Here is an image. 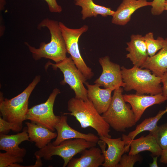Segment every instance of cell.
<instances>
[{
    "label": "cell",
    "mask_w": 167,
    "mask_h": 167,
    "mask_svg": "<svg viewBox=\"0 0 167 167\" xmlns=\"http://www.w3.org/2000/svg\"><path fill=\"white\" fill-rule=\"evenodd\" d=\"M47 28L49 30L51 39L49 42H43L39 48L30 45L26 42L32 56L36 60L45 58L52 60L57 63L66 58L67 53L65 42L58 21L49 19H44L39 24L38 29Z\"/></svg>",
    "instance_id": "obj_1"
},
{
    "label": "cell",
    "mask_w": 167,
    "mask_h": 167,
    "mask_svg": "<svg viewBox=\"0 0 167 167\" xmlns=\"http://www.w3.org/2000/svg\"><path fill=\"white\" fill-rule=\"evenodd\" d=\"M67 106L70 113L63 114L74 117L81 128L91 127L96 131L99 137L111 138L109 125L88 99L84 101L75 97L72 98L68 101Z\"/></svg>",
    "instance_id": "obj_2"
},
{
    "label": "cell",
    "mask_w": 167,
    "mask_h": 167,
    "mask_svg": "<svg viewBox=\"0 0 167 167\" xmlns=\"http://www.w3.org/2000/svg\"><path fill=\"white\" fill-rule=\"evenodd\" d=\"M121 70L125 91L134 90L138 94L155 95L162 93L161 77L152 74L150 70L135 66L130 69L123 66Z\"/></svg>",
    "instance_id": "obj_3"
},
{
    "label": "cell",
    "mask_w": 167,
    "mask_h": 167,
    "mask_svg": "<svg viewBox=\"0 0 167 167\" xmlns=\"http://www.w3.org/2000/svg\"><path fill=\"white\" fill-rule=\"evenodd\" d=\"M110 104L102 115L103 118L114 130L123 132L126 129L135 125L136 122L131 105L126 103L121 87L115 89Z\"/></svg>",
    "instance_id": "obj_4"
},
{
    "label": "cell",
    "mask_w": 167,
    "mask_h": 167,
    "mask_svg": "<svg viewBox=\"0 0 167 167\" xmlns=\"http://www.w3.org/2000/svg\"><path fill=\"white\" fill-rule=\"evenodd\" d=\"M41 76H35L32 82L20 94L11 99L4 98L0 93V111L2 118L23 126L28 109V100L32 91L40 81Z\"/></svg>",
    "instance_id": "obj_5"
},
{
    "label": "cell",
    "mask_w": 167,
    "mask_h": 167,
    "mask_svg": "<svg viewBox=\"0 0 167 167\" xmlns=\"http://www.w3.org/2000/svg\"><path fill=\"white\" fill-rule=\"evenodd\" d=\"M96 144L81 139L66 140L57 145H54L50 142L36 151L34 155L36 158H43L46 161L52 160L53 156H58L63 160V166L65 167L76 155L86 149L96 146Z\"/></svg>",
    "instance_id": "obj_6"
},
{
    "label": "cell",
    "mask_w": 167,
    "mask_h": 167,
    "mask_svg": "<svg viewBox=\"0 0 167 167\" xmlns=\"http://www.w3.org/2000/svg\"><path fill=\"white\" fill-rule=\"evenodd\" d=\"M59 24L67 53L70 55L76 66L86 79H91L93 76L94 73L82 57L78 45L80 37L87 31L88 26L84 25L79 28L72 29L67 27L61 22H59Z\"/></svg>",
    "instance_id": "obj_7"
},
{
    "label": "cell",
    "mask_w": 167,
    "mask_h": 167,
    "mask_svg": "<svg viewBox=\"0 0 167 167\" xmlns=\"http://www.w3.org/2000/svg\"><path fill=\"white\" fill-rule=\"evenodd\" d=\"M50 65L54 69H59L62 72L64 79L61 83L67 84L69 85L74 92L75 98L84 101L88 99L87 89L84 85L87 79L77 68L71 56L55 64L48 62L46 66Z\"/></svg>",
    "instance_id": "obj_8"
},
{
    "label": "cell",
    "mask_w": 167,
    "mask_h": 167,
    "mask_svg": "<svg viewBox=\"0 0 167 167\" xmlns=\"http://www.w3.org/2000/svg\"><path fill=\"white\" fill-rule=\"evenodd\" d=\"M60 92L59 89H54L45 102L29 109L26 115V120H30L54 131L55 126L58 121L60 116L55 115L53 107L56 97Z\"/></svg>",
    "instance_id": "obj_9"
},
{
    "label": "cell",
    "mask_w": 167,
    "mask_h": 167,
    "mask_svg": "<svg viewBox=\"0 0 167 167\" xmlns=\"http://www.w3.org/2000/svg\"><path fill=\"white\" fill-rule=\"evenodd\" d=\"M97 143L105 157L103 167H116L122 155L128 152L130 147L121 138L112 139L100 137Z\"/></svg>",
    "instance_id": "obj_10"
},
{
    "label": "cell",
    "mask_w": 167,
    "mask_h": 167,
    "mask_svg": "<svg viewBox=\"0 0 167 167\" xmlns=\"http://www.w3.org/2000/svg\"><path fill=\"white\" fill-rule=\"evenodd\" d=\"M101 66L102 73L94 82L100 87L110 88L114 90L118 88L124 87L121 67L119 65L111 62L108 56L100 58L99 60Z\"/></svg>",
    "instance_id": "obj_11"
},
{
    "label": "cell",
    "mask_w": 167,
    "mask_h": 167,
    "mask_svg": "<svg viewBox=\"0 0 167 167\" xmlns=\"http://www.w3.org/2000/svg\"><path fill=\"white\" fill-rule=\"evenodd\" d=\"M123 96L125 101L130 105L136 122L139 120L148 108L167 100V96L163 95L162 93L150 95L137 94H124Z\"/></svg>",
    "instance_id": "obj_12"
},
{
    "label": "cell",
    "mask_w": 167,
    "mask_h": 167,
    "mask_svg": "<svg viewBox=\"0 0 167 167\" xmlns=\"http://www.w3.org/2000/svg\"><path fill=\"white\" fill-rule=\"evenodd\" d=\"M67 117L63 114L60 116L59 119L54 126L57 131V136L53 142L54 145H59L67 139H81L97 143L99 138L92 133L85 134L80 132L71 127L67 122Z\"/></svg>",
    "instance_id": "obj_13"
},
{
    "label": "cell",
    "mask_w": 167,
    "mask_h": 167,
    "mask_svg": "<svg viewBox=\"0 0 167 167\" xmlns=\"http://www.w3.org/2000/svg\"><path fill=\"white\" fill-rule=\"evenodd\" d=\"M122 139L126 145L131 147L129 154L136 155L140 152L148 151L150 152L153 156H161L163 150L158 144L155 138L151 133L144 136H142L136 139H131L126 135H122Z\"/></svg>",
    "instance_id": "obj_14"
},
{
    "label": "cell",
    "mask_w": 167,
    "mask_h": 167,
    "mask_svg": "<svg viewBox=\"0 0 167 167\" xmlns=\"http://www.w3.org/2000/svg\"><path fill=\"white\" fill-rule=\"evenodd\" d=\"M152 2L147 0H122L114 15L112 23L114 24L124 26L130 20L132 15L141 7L151 6Z\"/></svg>",
    "instance_id": "obj_15"
},
{
    "label": "cell",
    "mask_w": 167,
    "mask_h": 167,
    "mask_svg": "<svg viewBox=\"0 0 167 167\" xmlns=\"http://www.w3.org/2000/svg\"><path fill=\"white\" fill-rule=\"evenodd\" d=\"M126 44V49L128 53L126 58L130 60L134 66L140 67L149 56L143 36L132 34L130 41Z\"/></svg>",
    "instance_id": "obj_16"
},
{
    "label": "cell",
    "mask_w": 167,
    "mask_h": 167,
    "mask_svg": "<svg viewBox=\"0 0 167 167\" xmlns=\"http://www.w3.org/2000/svg\"><path fill=\"white\" fill-rule=\"evenodd\" d=\"M85 84L87 88L88 99L101 114L108 109L111 103V93L114 90L110 88L101 89L96 84H89L86 82Z\"/></svg>",
    "instance_id": "obj_17"
},
{
    "label": "cell",
    "mask_w": 167,
    "mask_h": 167,
    "mask_svg": "<svg viewBox=\"0 0 167 167\" xmlns=\"http://www.w3.org/2000/svg\"><path fill=\"white\" fill-rule=\"evenodd\" d=\"M81 153L80 157L73 158L66 167H99L104 162L105 157L100 148L92 147L84 150Z\"/></svg>",
    "instance_id": "obj_18"
},
{
    "label": "cell",
    "mask_w": 167,
    "mask_h": 167,
    "mask_svg": "<svg viewBox=\"0 0 167 167\" xmlns=\"http://www.w3.org/2000/svg\"><path fill=\"white\" fill-rule=\"evenodd\" d=\"M25 124L30 141L34 142L39 149L45 146L57 136V133L39 124L32 122H26Z\"/></svg>",
    "instance_id": "obj_19"
},
{
    "label": "cell",
    "mask_w": 167,
    "mask_h": 167,
    "mask_svg": "<svg viewBox=\"0 0 167 167\" xmlns=\"http://www.w3.org/2000/svg\"><path fill=\"white\" fill-rule=\"evenodd\" d=\"M140 68L148 69L161 77L167 72V38L159 51L152 57L148 56Z\"/></svg>",
    "instance_id": "obj_20"
},
{
    "label": "cell",
    "mask_w": 167,
    "mask_h": 167,
    "mask_svg": "<svg viewBox=\"0 0 167 167\" xmlns=\"http://www.w3.org/2000/svg\"><path fill=\"white\" fill-rule=\"evenodd\" d=\"M30 141L27 132V127L24 128L23 131L13 135H8L0 134V149L6 152H20L24 150V148L19 147L22 142Z\"/></svg>",
    "instance_id": "obj_21"
},
{
    "label": "cell",
    "mask_w": 167,
    "mask_h": 167,
    "mask_svg": "<svg viewBox=\"0 0 167 167\" xmlns=\"http://www.w3.org/2000/svg\"><path fill=\"white\" fill-rule=\"evenodd\" d=\"M75 4L82 8V19L88 17H96L98 15L106 17L114 15L115 11L109 7L97 5L92 0H75Z\"/></svg>",
    "instance_id": "obj_22"
},
{
    "label": "cell",
    "mask_w": 167,
    "mask_h": 167,
    "mask_svg": "<svg viewBox=\"0 0 167 167\" xmlns=\"http://www.w3.org/2000/svg\"><path fill=\"white\" fill-rule=\"evenodd\" d=\"M167 112V108L160 111L157 114L153 117L146 118L138 125L135 130L129 133L127 137L131 139H133L142 132L148 131L150 132L154 131L157 127V123L163 115Z\"/></svg>",
    "instance_id": "obj_23"
},
{
    "label": "cell",
    "mask_w": 167,
    "mask_h": 167,
    "mask_svg": "<svg viewBox=\"0 0 167 167\" xmlns=\"http://www.w3.org/2000/svg\"><path fill=\"white\" fill-rule=\"evenodd\" d=\"M143 37L149 57L154 55L163 46L165 39L160 36L155 39L152 32L148 33Z\"/></svg>",
    "instance_id": "obj_24"
},
{
    "label": "cell",
    "mask_w": 167,
    "mask_h": 167,
    "mask_svg": "<svg viewBox=\"0 0 167 167\" xmlns=\"http://www.w3.org/2000/svg\"><path fill=\"white\" fill-rule=\"evenodd\" d=\"M26 151L20 152H6L0 153V167H9L12 164L20 163L24 161Z\"/></svg>",
    "instance_id": "obj_25"
},
{
    "label": "cell",
    "mask_w": 167,
    "mask_h": 167,
    "mask_svg": "<svg viewBox=\"0 0 167 167\" xmlns=\"http://www.w3.org/2000/svg\"><path fill=\"white\" fill-rule=\"evenodd\" d=\"M150 133L154 137L163 150L167 149V123L158 126L154 131Z\"/></svg>",
    "instance_id": "obj_26"
},
{
    "label": "cell",
    "mask_w": 167,
    "mask_h": 167,
    "mask_svg": "<svg viewBox=\"0 0 167 167\" xmlns=\"http://www.w3.org/2000/svg\"><path fill=\"white\" fill-rule=\"evenodd\" d=\"M141 156L136 155L123 154L116 167H133L135 164L141 160Z\"/></svg>",
    "instance_id": "obj_27"
},
{
    "label": "cell",
    "mask_w": 167,
    "mask_h": 167,
    "mask_svg": "<svg viewBox=\"0 0 167 167\" xmlns=\"http://www.w3.org/2000/svg\"><path fill=\"white\" fill-rule=\"evenodd\" d=\"M23 126L8 122L0 117V133L7 134L10 130L18 132L21 131Z\"/></svg>",
    "instance_id": "obj_28"
},
{
    "label": "cell",
    "mask_w": 167,
    "mask_h": 167,
    "mask_svg": "<svg viewBox=\"0 0 167 167\" xmlns=\"http://www.w3.org/2000/svg\"><path fill=\"white\" fill-rule=\"evenodd\" d=\"M166 0H153L152 1L151 12L154 15H159L164 10V4Z\"/></svg>",
    "instance_id": "obj_29"
},
{
    "label": "cell",
    "mask_w": 167,
    "mask_h": 167,
    "mask_svg": "<svg viewBox=\"0 0 167 167\" xmlns=\"http://www.w3.org/2000/svg\"><path fill=\"white\" fill-rule=\"evenodd\" d=\"M47 3L49 11L52 12L60 13L62 11L61 6L56 0H44Z\"/></svg>",
    "instance_id": "obj_30"
},
{
    "label": "cell",
    "mask_w": 167,
    "mask_h": 167,
    "mask_svg": "<svg viewBox=\"0 0 167 167\" xmlns=\"http://www.w3.org/2000/svg\"><path fill=\"white\" fill-rule=\"evenodd\" d=\"M161 83L162 84V94L167 96V72L165 73L161 77Z\"/></svg>",
    "instance_id": "obj_31"
},
{
    "label": "cell",
    "mask_w": 167,
    "mask_h": 167,
    "mask_svg": "<svg viewBox=\"0 0 167 167\" xmlns=\"http://www.w3.org/2000/svg\"><path fill=\"white\" fill-rule=\"evenodd\" d=\"M160 162L161 163L167 165V149L163 150L161 156Z\"/></svg>",
    "instance_id": "obj_32"
},
{
    "label": "cell",
    "mask_w": 167,
    "mask_h": 167,
    "mask_svg": "<svg viewBox=\"0 0 167 167\" xmlns=\"http://www.w3.org/2000/svg\"><path fill=\"white\" fill-rule=\"evenodd\" d=\"M157 156H155L152 157L153 162L149 164V166L150 167H158L157 163Z\"/></svg>",
    "instance_id": "obj_33"
},
{
    "label": "cell",
    "mask_w": 167,
    "mask_h": 167,
    "mask_svg": "<svg viewBox=\"0 0 167 167\" xmlns=\"http://www.w3.org/2000/svg\"><path fill=\"white\" fill-rule=\"evenodd\" d=\"M1 5H0V8L2 9V7L4 5V0H1Z\"/></svg>",
    "instance_id": "obj_34"
},
{
    "label": "cell",
    "mask_w": 167,
    "mask_h": 167,
    "mask_svg": "<svg viewBox=\"0 0 167 167\" xmlns=\"http://www.w3.org/2000/svg\"><path fill=\"white\" fill-rule=\"evenodd\" d=\"M164 10L165 11L166 10L167 11V0H166L164 4Z\"/></svg>",
    "instance_id": "obj_35"
}]
</instances>
